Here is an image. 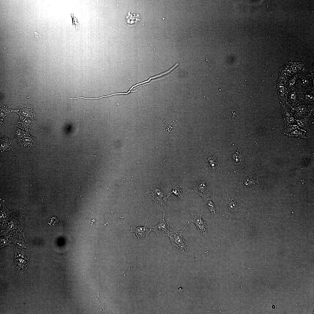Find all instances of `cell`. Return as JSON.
<instances>
[{"label":"cell","instance_id":"cell-31","mask_svg":"<svg viewBox=\"0 0 314 314\" xmlns=\"http://www.w3.org/2000/svg\"><path fill=\"white\" fill-rule=\"evenodd\" d=\"M34 33L35 35V36L37 37L38 38V37H41V34H39V33H38L37 32H35V31L34 32Z\"/></svg>","mask_w":314,"mask_h":314},{"label":"cell","instance_id":"cell-16","mask_svg":"<svg viewBox=\"0 0 314 314\" xmlns=\"http://www.w3.org/2000/svg\"><path fill=\"white\" fill-rule=\"evenodd\" d=\"M19 121L17 123V126L20 129L28 131L31 128L34 123L32 118H29L20 116Z\"/></svg>","mask_w":314,"mask_h":314},{"label":"cell","instance_id":"cell-9","mask_svg":"<svg viewBox=\"0 0 314 314\" xmlns=\"http://www.w3.org/2000/svg\"><path fill=\"white\" fill-rule=\"evenodd\" d=\"M201 212L208 218L214 220L220 219V215L217 213L216 206L213 201H208L203 204Z\"/></svg>","mask_w":314,"mask_h":314},{"label":"cell","instance_id":"cell-17","mask_svg":"<svg viewBox=\"0 0 314 314\" xmlns=\"http://www.w3.org/2000/svg\"><path fill=\"white\" fill-rule=\"evenodd\" d=\"M35 139L26 132L19 141V143L25 149L30 148L35 144Z\"/></svg>","mask_w":314,"mask_h":314},{"label":"cell","instance_id":"cell-3","mask_svg":"<svg viewBox=\"0 0 314 314\" xmlns=\"http://www.w3.org/2000/svg\"><path fill=\"white\" fill-rule=\"evenodd\" d=\"M190 192L181 181L176 180L173 181L169 186L167 198L172 195L177 201L183 203L188 197Z\"/></svg>","mask_w":314,"mask_h":314},{"label":"cell","instance_id":"cell-11","mask_svg":"<svg viewBox=\"0 0 314 314\" xmlns=\"http://www.w3.org/2000/svg\"><path fill=\"white\" fill-rule=\"evenodd\" d=\"M281 112L282 115L284 126L292 124H296V118L290 108L282 103Z\"/></svg>","mask_w":314,"mask_h":314},{"label":"cell","instance_id":"cell-23","mask_svg":"<svg viewBox=\"0 0 314 314\" xmlns=\"http://www.w3.org/2000/svg\"><path fill=\"white\" fill-rule=\"evenodd\" d=\"M256 177L252 175H247L243 178L242 181V185L245 188H250L254 186H256L257 184Z\"/></svg>","mask_w":314,"mask_h":314},{"label":"cell","instance_id":"cell-1","mask_svg":"<svg viewBox=\"0 0 314 314\" xmlns=\"http://www.w3.org/2000/svg\"><path fill=\"white\" fill-rule=\"evenodd\" d=\"M223 207V214L227 218H237L245 220L248 216L245 206L236 199L229 198L224 201Z\"/></svg>","mask_w":314,"mask_h":314},{"label":"cell","instance_id":"cell-27","mask_svg":"<svg viewBox=\"0 0 314 314\" xmlns=\"http://www.w3.org/2000/svg\"><path fill=\"white\" fill-rule=\"evenodd\" d=\"M240 149L239 150H237L236 152L235 151L233 154L232 155V160L233 162L235 163L240 164L244 161L245 154H240Z\"/></svg>","mask_w":314,"mask_h":314},{"label":"cell","instance_id":"cell-19","mask_svg":"<svg viewBox=\"0 0 314 314\" xmlns=\"http://www.w3.org/2000/svg\"><path fill=\"white\" fill-rule=\"evenodd\" d=\"M311 115L304 117L296 119V124L299 128L306 131L309 130V127L311 124Z\"/></svg>","mask_w":314,"mask_h":314},{"label":"cell","instance_id":"cell-14","mask_svg":"<svg viewBox=\"0 0 314 314\" xmlns=\"http://www.w3.org/2000/svg\"><path fill=\"white\" fill-rule=\"evenodd\" d=\"M274 88L277 93L280 99L282 102H283L289 92V89L283 83L277 80L274 83Z\"/></svg>","mask_w":314,"mask_h":314},{"label":"cell","instance_id":"cell-20","mask_svg":"<svg viewBox=\"0 0 314 314\" xmlns=\"http://www.w3.org/2000/svg\"><path fill=\"white\" fill-rule=\"evenodd\" d=\"M302 74L301 73H295L286 79L284 83L288 89L295 88Z\"/></svg>","mask_w":314,"mask_h":314},{"label":"cell","instance_id":"cell-18","mask_svg":"<svg viewBox=\"0 0 314 314\" xmlns=\"http://www.w3.org/2000/svg\"><path fill=\"white\" fill-rule=\"evenodd\" d=\"M301 92L302 99L301 104L308 106H314V90Z\"/></svg>","mask_w":314,"mask_h":314},{"label":"cell","instance_id":"cell-29","mask_svg":"<svg viewBox=\"0 0 314 314\" xmlns=\"http://www.w3.org/2000/svg\"><path fill=\"white\" fill-rule=\"evenodd\" d=\"M299 128L296 124H292L285 126L283 131L284 134L287 136L290 133L297 129Z\"/></svg>","mask_w":314,"mask_h":314},{"label":"cell","instance_id":"cell-15","mask_svg":"<svg viewBox=\"0 0 314 314\" xmlns=\"http://www.w3.org/2000/svg\"><path fill=\"white\" fill-rule=\"evenodd\" d=\"M15 111L19 114V116L29 118H32L34 116L33 107L32 106L29 104H20Z\"/></svg>","mask_w":314,"mask_h":314},{"label":"cell","instance_id":"cell-12","mask_svg":"<svg viewBox=\"0 0 314 314\" xmlns=\"http://www.w3.org/2000/svg\"><path fill=\"white\" fill-rule=\"evenodd\" d=\"M195 190L205 200L209 199L211 194L209 187L205 181L199 180L195 185H193Z\"/></svg>","mask_w":314,"mask_h":314},{"label":"cell","instance_id":"cell-13","mask_svg":"<svg viewBox=\"0 0 314 314\" xmlns=\"http://www.w3.org/2000/svg\"><path fill=\"white\" fill-rule=\"evenodd\" d=\"M149 216V215L147 217L144 226H139L137 227L132 226L131 227V231L137 236L138 240L146 238L150 232L152 231L151 228L148 229L146 226Z\"/></svg>","mask_w":314,"mask_h":314},{"label":"cell","instance_id":"cell-25","mask_svg":"<svg viewBox=\"0 0 314 314\" xmlns=\"http://www.w3.org/2000/svg\"><path fill=\"white\" fill-rule=\"evenodd\" d=\"M307 131L298 128L288 134L287 136L291 137H295L298 139L301 138L306 139L307 138Z\"/></svg>","mask_w":314,"mask_h":314},{"label":"cell","instance_id":"cell-10","mask_svg":"<svg viewBox=\"0 0 314 314\" xmlns=\"http://www.w3.org/2000/svg\"><path fill=\"white\" fill-rule=\"evenodd\" d=\"M289 107L296 119L311 115L314 110V106L306 105L302 104Z\"/></svg>","mask_w":314,"mask_h":314},{"label":"cell","instance_id":"cell-30","mask_svg":"<svg viewBox=\"0 0 314 314\" xmlns=\"http://www.w3.org/2000/svg\"><path fill=\"white\" fill-rule=\"evenodd\" d=\"M96 221V220L95 219H93L91 220V221H90V222L91 223V225L93 226L95 225V224H94V222H95Z\"/></svg>","mask_w":314,"mask_h":314},{"label":"cell","instance_id":"cell-4","mask_svg":"<svg viewBox=\"0 0 314 314\" xmlns=\"http://www.w3.org/2000/svg\"><path fill=\"white\" fill-rule=\"evenodd\" d=\"M314 71L313 65L302 74L295 88L301 92L314 90Z\"/></svg>","mask_w":314,"mask_h":314},{"label":"cell","instance_id":"cell-2","mask_svg":"<svg viewBox=\"0 0 314 314\" xmlns=\"http://www.w3.org/2000/svg\"><path fill=\"white\" fill-rule=\"evenodd\" d=\"M190 223L188 221L183 229L180 230L171 229V233L169 237L174 249L185 255L187 254L190 245L189 243L184 239L182 234L185 227Z\"/></svg>","mask_w":314,"mask_h":314},{"label":"cell","instance_id":"cell-6","mask_svg":"<svg viewBox=\"0 0 314 314\" xmlns=\"http://www.w3.org/2000/svg\"><path fill=\"white\" fill-rule=\"evenodd\" d=\"M190 214L191 219L189 221L190 223L192 222L195 224L199 234L204 237H206L208 226L202 218V216L203 215L202 212L201 211L197 213H191Z\"/></svg>","mask_w":314,"mask_h":314},{"label":"cell","instance_id":"cell-7","mask_svg":"<svg viewBox=\"0 0 314 314\" xmlns=\"http://www.w3.org/2000/svg\"><path fill=\"white\" fill-rule=\"evenodd\" d=\"M301 92L296 88L289 89L284 101L282 103L289 107L296 106L301 103Z\"/></svg>","mask_w":314,"mask_h":314},{"label":"cell","instance_id":"cell-8","mask_svg":"<svg viewBox=\"0 0 314 314\" xmlns=\"http://www.w3.org/2000/svg\"><path fill=\"white\" fill-rule=\"evenodd\" d=\"M150 228L158 236L169 237L171 231L169 223L165 219V213H163V217L159 222Z\"/></svg>","mask_w":314,"mask_h":314},{"label":"cell","instance_id":"cell-26","mask_svg":"<svg viewBox=\"0 0 314 314\" xmlns=\"http://www.w3.org/2000/svg\"><path fill=\"white\" fill-rule=\"evenodd\" d=\"M206 156L207 158L205 161V165H207L209 168L211 170H214L217 166L216 159L212 154H208Z\"/></svg>","mask_w":314,"mask_h":314},{"label":"cell","instance_id":"cell-28","mask_svg":"<svg viewBox=\"0 0 314 314\" xmlns=\"http://www.w3.org/2000/svg\"><path fill=\"white\" fill-rule=\"evenodd\" d=\"M12 130L14 134L15 139L18 142L26 132L25 131L20 130L14 126H12Z\"/></svg>","mask_w":314,"mask_h":314},{"label":"cell","instance_id":"cell-5","mask_svg":"<svg viewBox=\"0 0 314 314\" xmlns=\"http://www.w3.org/2000/svg\"><path fill=\"white\" fill-rule=\"evenodd\" d=\"M149 194L150 200L152 204L155 205L158 209L162 210L163 213L166 208V202L167 199L162 192L158 189L153 188Z\"/></svg>","mask_w":314,"mask_h":314},{"label":"cell","instance_id":"cell-24","mask_svg":"<svg viewBox=\"0 0 314 314\" xmlns=\"http://www.w3.org/2000/svg\"><path fill=\"white\" fill-rule=\"evenodd\" d=\"M14 141L13 140H10L6 137L1 138L0 142L1 151L3 152L5 151L12 149Z\"/></svg>","mask_w":314,"mask_h":314},{"label":"cell","instance_id":"cell-21","mask_svg":"<svg viewBox=\"0 0 314 314\" xmlns=\"http://www.w3.org/2000/svg\"><path fill=\"white\" fill-rule=\"evenodd\" d=\"M292 68L294 73H304L308 69V68L305 66L302 62L294 61H288Z\"/></svg>","mask_w":314,"mask_h":314},{"label":"cell","instance_id":"cell-22","mask_svg":"<svg viewBox=\"0 0 314 314\" xmlns=\"http://www.w3.org/2000/svg\"><path fill=\"white\" fill-rule=\"evenodd\" d=\"M293 73L291 68L288 61L279 69V76L287 79L292 76Z\"/></svg>","mask_w":314,"mask_h":314}]
</instances>
